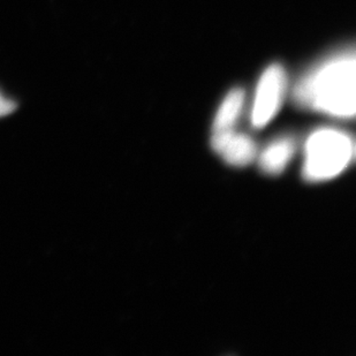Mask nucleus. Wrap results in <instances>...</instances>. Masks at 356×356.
Instances as JSON below:
<instances>
[{"label": "nucleus", "instance_id": "4", "mask_svg": "<svg viewBox=\"0 0 356 356\" xmlns=\"http://www.w3.org/2000/svg\"><path fill=\"white\" fill-rule=\"evenodd\" d=\"M211 147L227 164L243 168L252 164L257 156V147L248 135L236 133L234 129L213 133Z\"/></svg>", "mask_w": 356, "mask_h": 356}, {"label": "nucleus", "instance_id": "3", "mask_svg": "<svg viewBox=\"0 0 356 356\" xmlns=\"http://www.w3.org/2000/svg\"><path fill=\"white\" fill-rule=\"evenodd\" d=\"M287 89V75L282 65L273 64L263 72L256 87L252 103V124L255 128L266 127L282 108Z\"/></svg>", "mask_w": 356, "mask_h": 356}, {"label": "nucleus", "instance_id": "5", "mask_svg": "<svg viewBox=\"0 0 356 356\" xmlns=\"http://www.w3.org/2000/svg\"><path fill=\"white\" fill-rule=\"evenodd\" d=\"M296 154V142L292 138H279L273 142L259 156V168L268 175L282 173Z\"/></svg>", "mask_w": 356, "mask_h": 356}, {"label": "nucleus", "instance_id": "7", "mask_svg": "<svg viewBox=\"0 0 356 356\" xmlns=\"http://www.w3.org/2000/svg\"><path fill=\"white\" fill-rule=\"evenodd\" d=\"M17 105L15 102L12 101L10 98L5 97L1 92H0V118L6 117L13 113L17 110Z\"/></svg>", "mask_w": 356, "mask_h": 356}, {"label": "nucleus", "instance_id": "6", "mask_svg": "<svg viewBox=\"0 0 356 356\" xmlns=\"http://www.w3.org/2000/svg\"><path fill=\"white\" fill-rule=\"evenodd\" d=\"M245 104V91L236 88L226 95L212 124L213 133L233 129Z\"/></svg>", "mask_w": 356, "mask_h": 356}, {"label": "nucleus", "instance_id": "1", "mask_svg": "<svg viewBox=\"0 0 356 356\" xmlns=\"http://www.w3.org/2000/svg\"><path fill=\"white\" fill-rule=\"evenodd\" d=\"M355 52L343 51L322 61L300 79L294 88L296 103L336 118L355 115Z\"/></svg>", "mask_w": 356, "mask_h": 356}, {"label": "nucleus", "instance_id": "2", "mask_svg": "<svg viewBox=\"0 0 356 356\" xmlns=\"http://www.w3.org/2000/svg\"><path fill=\"white\" fill-rule=\"evenodd\" d=\"M355 156L353 138L334 128L314 131L306 142L303 178L321 182L336 178L345 171Z\"/></svg>", "mask_w": 356, "mask_h": 356}]
</instances>
